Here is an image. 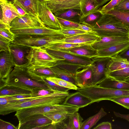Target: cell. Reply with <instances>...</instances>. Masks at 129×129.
Listing matches in <instances>:
<instances>
[{"label": "cell", "mask_w": 129, "mask_h": 129, "mask_svg": "<svg viewBox=\"0 0 129 129\" xmlns=\"http://www.w3.org/2000/svg\"><path fill=\"white\" fill-rule=\"evenodd\" d=\"M44 129H55V123H51L45 126Z\"/></svg>", "instance_id": "91938a15"}, {"label": "cell", "mask_w": 129, "mask_h": 129, "mask_svg": "<svg viewBox=\"0 0 129 129\" xmlns=\"http://www.w3.org/2000/svg\"><path fill=\"white\" fill-rule=\"evenodd\" d=\"M128 67L129 63L114 57H111L107 65L108 73Z\"/></svg>", "instance_id": "836d02e7"}, {"label": "cell", "mask_w": 129, "mask_h": 129, "mask_svg": "<svg viewBox=\"0 0 129 129\" xmlns=\"http://www.w3.org/2000/svg\"><path fill=\"white\" fill-rule=\"evenodd\" d=\"M15 66L10 50L0 51V79L7 78Z\"/></svg>", "instance_id": "e0dca14e"}, {"label": "cell", "mask_w": 129, "mask_h": 129, "mask_svg": "<svg viewBox=\"0 0 129 129\" xmlns=\"http://www.w3.org/2000/svg\"><path fill=\"white\" fill-rule=\"evenodd\" d=\"M56 17L61 26L62 29H78L80 24Z\"/></svg>", "instance_id": "b9f144b4"}, {"label": "cell", "mask_w": 129, "mask_h": 129, "mask_svg": "<svg viewBox=\"0 0 129 129\" xmlns=\"http://www.w3.org/2000/svg\"><path fill=\"white\" fill-rule=\"evenodd\" d=\"M103 108L95 115L82 122L80 129H89L95 125L102 118L107 114Z\"/></svg>", "instance_id": "f1b7e54d"}, {"label": "cell", "mask_w": 129, "mask_h": 129, "mask_svg": "<svg viewBox=\"0 0 129 129\" xmlns=\"http://www.w3.org/2000/svg\"><path fill=\"white\" fill-rule=\"evenodd\" d=\"M11 42L0 35V51L10 50L9 45Z\"/></svg>", "instance_id": "f5cc1de1"}, {"label": "cell", "mask_w": 129, "mask_h": 129, "mask_svg": "<svg viewBox=\"0 0 129 129\" xmlns=\"http://www.w3.org/2000/svg\"><path fill=\"white\" fill-rule=\"evenodd\" d=\"M125 81H126L127 82H128L129 83V78H127V79H126Z\"/></svg>", "instance_id": "be15d7a7"}, {"label": "cell", "mask_w": 129, "mask_h": 129, "mask_svg": "<svg viewBox=\"0 0 129 129\" xmlns=\"http://www.w3.org/2000/svg\"><path fill=\"white\" fill-rule=\"evenodd\" d=\"M16 37L37 38L49 36L63 35L60 29H54L46 26L11 28Z\"/></svg>", "instance_id": "52a82bcc"}, {"label": "cell", "mask_w": 129, "mask_h": 129, "mask_svg": "<svg viewBox=\"0 0 129 129\" xmlns=\"http://www.w3.org/2000/svg\"><path fill=\"white\" fill-rule=\"evenodd\" d=\"M100 7L102 6L107 2L111 0H95Z\"/></svg>", "instance_id": "94428289"}, {"label": "cell", "mask_w": 129, "mask_h": 129, "mask_svg": "<svg viewBox=\"0 0 129 129\" xmlns=\"http://www.w3.org/2000/svg\"><path fill=\"white\" fill-rule=\"evenodd\" d=\"M58 50L90 58L95 57L98 55L97 50L93 48L91 44H83L74 47Z\"/></svg>", "instance_id": "7402d4cb"}, {"label": "cell", "mask_w": 129, "mask_h": 129, "mask_svg": "<svg viewBox=\"0 0 129 129\" xmlns=\"http://www.w3.org/2000/svg\"><path fill=\"white\" fill-rule=\"evenodd\" d=\"M78 29L87 33H95L92 30L91 27L83 24H79Z\"/></svg>", "instance_id": "6f0895ef"}, {"label": "cell", "mask_w": 129, "mask_h": 129, "mask_svg": "<svg viewBox=\"0 0 129 129\" xmlns=\"http://www.w3.org/2000/svg\"><path fill=\"white\" fill-rule=\"evenodd\" d=\"M10 26L11 27L45 26L39 17L30 14L16 17L12 21Z\"/></svg>", "instance_id": "2e32d148"}, {"label": "cell", "mask_w": 129, "mask_h": 129, "mask_svg": "<svg viewBox=\"0 0 129 129\" xmlns=\"http://www.w3.org/2000/svg\"><path fill=\"white\" fill-rule=\"evenodd\" d=\"M52 123V120L43 114H35L19 122L17 127L18 129H41Z\"/></svg>", "instance_id": "7c38bea8"}, {"label": "cell", "mask_w": 129, "mask_h": 129, "mask_svg": "<svg viewBox=\"0 0 129 129\" xmlns=\"http://www.w3.org/2000/svg\"><path fill=\"white\" fill-rule=\"evenodd\" d=\"M20 103V101L10 96H0V106H3L9 104Z\"/></svg>", "instance_id": "681fc988"}, {"label": "cell", "mask_w": 129, "mask_h": 129, "mask_svg": "<svg viewBox=\"0 0 129 129\" xmlns=\"http://www.w3.org/2000/svg\"><path fill=\"white\" fill-rule=\"evenodd\" d=\"M26 58L27 66L35 65L50 68L55 65L57 61L44 48L31 47Z\"/></svg>", "instance_id": "8992f818"}, {"label": "cell", "mask_w": 129, "mask_h": 129, "mask_svg": "<svg viewBox=\"0 0 129 129\" xmlns=\"http://www.w3.org/2000/svg\"><path fill=\"white\" fill-rule=\"evenodd\" d=\"M9 1H11L13 3H14L16 0H7Z\"/></svg>", "instance_id": "6125c7cd"}, {"label": "cell", "mask_w": 129, "mask_h": 129, "mask_svg": "<svg viewBox=\"0 0 129 129\" xmlns=\"http://www.w3.org/2000/svg\"><path fill=\"white\" fill-rule=\"evenodd\" d=\"M111 123L108 122H102L93 128L94 129H111Z\"/></svg>", "instance_id": "9f6ffc18"}, {"label": "cell", "mask_w": 129, "mask_h": 129, "mask_svg": "<svg viewBox=\"0 0 129 129\" xmlns=\"http://www.w3.org/2000/svg\"><path fill=\"white\" fill-rule=\"evenodd\" d=\"M38 14L39 18L46 27L56 30L62 29L61 26L56 16L46 4L40 0L38 3Z\"/></svg>", "instance_id": "8fae6325"}, {"label": "cell", "mask_w": 129, "mask_h": 129, "mask_svg": "<svg viewBox=\"0 0 129 129\" xmlns=\"http://www.w3.org/2000/svg\"><path fill=\"white\" fill-rule=\"evenodd\" d=\"M17 0V1H23L24 0Z\"/></svg>", "instance_id": "03108f58"}, {"label": "cell", "mask_w": 129, "mask_h": 129, "mask_svg": "<svg viewBox=\"0 0 129 129\" xmlns=\"http://www.w3.org/2000/svg\"><path fill=\"white\" fill-rule=\"evenodd\" d=\"M32 91L17 87L6 86L0 89V96L18 95H30Z\"/></svg>", "instance_id": "4316f807"}, {"label": "cell", "mask_w": 129, "mask_h": 129, "mask_svg": "<svg viewBox=\"0 0 129 129\" xmlns=\"http://www.w3.org/2000/svg\"><path fill=\"white\" fill-rule=\"evenodd\" d=\"M74 129L70 115L63 120L55 123V129Z\"/></svg>", "instance_id": "60d3db41"}, {"label": "cell", "mask_w": 129, "mask_h": 129, "mask_svg": "<svg viewBox=\"0 0 129 129\" xmlns=\"http://www.w3.org/2000/svg\"><path fill=\"white\" fill-rule=\"evenodd\" d=\"M65 37L63 35L49 36L37 38L15 37L13 42L30 47H36L45 48L53 44L62 42Z\"/></svg>", "instance_id": "ba28073f"}, {"label": "cell", "mask_w": 129, "mask_h": 129, "mask_svg": "<svg viewBox=\"0 0 129 129\" xmlns=\"http://www.w3.org/2000/svg\"><path fill=\"white\" fill-rule=\"evenodd\" d=\"M13 3L17 9L20 16H23L27 14L24 7L20 2L16 0Z\"/></svg>", "instance_id": "11a10c76"}, {"label": "cell", "mask_w": 129, "mask_h": 129, "mask_svg": "<svg viewBox=\"0 0 129 129\" xmlns=\"http://www.w3.org/2000/svg\"><path fill=\"white\" fill-rule=\"evenodd\" d=\"M9 47L15 66H23L27 64L26 57L30 52L31 47L14 42L10 44Z\"/></svg>", "instance_id": "4fadbf2b"}, {"label": "cell", "mask_w": 129, "mask_h": 129, "mask_svg": "<svg viewBox=\"0 0 129 129\" xmlns=\"http://www.w3.org/2000/svg\"><path fill=\"white\" fill-rule=\"evenodd\" d=\"M55 66L74 75L78 70L85 67L64 60H57Z\"/></svg>", "instance_id": "4dcf8cb0"}, {"label": "cell", "mask_w": 129, "mask_h": 129, "mask_svg": "<svg viewBox=\"0 0 129 129\" xmlns=\"http://www.w3.org/2000/svg\"><path fill=\"white\" fill-rule=\"evenodd\" d=\"M108 76L117 80L125 81L129 78V67L109 72Z\"/></svg>", "instance_id": "8d00e7d4"}, {"label": "cell", "mask_w": 129, "mask_h": 129, "mask_svg": "<svg viewBox=\"0 0 129 129\" xmlns=\"http://www.w3.org/2000/svg\"><path fill=\"white\" fill-rule=\"evenodd\" d=\"M83 44L61 42L52 44L44 48L53 50H58L67 49L80 46Z\"/></svg>", "instance_id": "f35d334b"}, {"label": "cell", "mask_w": 129, "mask_h": 129, "mask_svg": "<svg viewBox=\"0 0 129 129\" xmlns=\"http://www.w3.org/2000/svg\"><path fill=\"white\" fill-rule=\"evenodd\" d=\"M48 85L52 90L56 92H67L70 89L59 86L55 83L48 80L46 78H43L41 81Z\"/></svg>", "instance_id": "ab89813d"}, {"label": "cell", "mask_w": 129, "mask_h": 129, "mask_svg": "<svg viewBox=\"0 0 129 129\" xmlns=\"http://www.w3.org/2000/svg\"><path fill=\"white\" fill-rule=\"evenodd\" d=\"M122 0H111L108 3L99 9L103 14L113 9Z\"/></svg>", "instance_id": "c3c4849f"}, {"label": "cell", "mask_w": 129, "mask_h": 129, "mask_svg": "<svg viewBox=\"0 0 129 129\" xmlns=\"http://www.w3.org/2000/svg\"><path fill=\"white\" fill-rule=\"evenodd\" d=\"M50 68L54 73L56 77L71 82L76 85L74 76L73 74L55 65Z\"/></svg>", "instance_id": "d6a6232c"}, {"label": "cell", "mask_w": 129, "mask_h": 129, "mask_svg": "<svg viewBox=\"0 0 129 129\" xmlns=\"http://www.w3.org/2000/svg\"><path fill=\"white\" fill-rule=\"evenodd\" d=\"M0 129H18V127L9 122L0 119Z\"/></svg>", "instance_id": "db71d44e"}, {"label": "cell", "mask_w": 129, "mask_h": 129, "mask_svg": "<svg viewBox=\"0 0 129 129\" xmlns=\"http://www.w3.org/2000/svg\"><path fill=\"white\" fill-rule=\"evenodd\" d=\"M11 28L8 27L0 28V35L12 42L15 39V36L11 30Z\"/></svg>", "instance_id": "7dc6e473"}, {"label": "cell", "mask_w": 129, "mask_h": 129, "mask_svg": "<svg viewBox=\"0 0 129 129\" xmlns=\"http://www.w3.org/2000/svg\"><path fill=\"white\" fill-rule=\"evenodd\" d=\"M105 13L111 14L114 16L129 30V11L120 12L113 9Z\"/></svg>", "instance_id": "e575fe53"}, {"label": "cell", "mask_w": 129, "mask_h": 129, "mask_svg": "<svg viewBox=\"0 0 129 129\" xmlns=\"http://www.w3.org/2000/svg\"><path fill=\"white\" fill-rule=\"evenodd\" d=\"M6 86H15L31 91L38 88L52 90L46 84L33 79L27 71L26 65L15 66L14 67L8 77L5 79L4 87Z\"/></svg>", "instance_id": "3957f363"}, {"label": "cell", "mask_w": 129, "mask_h": 129, "mask_svg": "<svg viewBox=\"0 0 129 129\" xmlns=\"http://www.w3.org/2000/svg\"><path fill=\"white\" fill-rule=\"evenodd\" d=\"M62 34L66 37H71L81 34L88 33L79 29H60Z\"/></svg>", "instance_id": "f6af8a7d"}, {"label": "cell", "mask_w": 129, "mask_h": 129, "mask_svg": "<svg viewBox=\"0 0 129 129\" xmlns=\"http://www.w3.org/2000/svg\"><path fill=\"white\" fill-rule=\"evenodd\" d=\"M46 79L59 86L70 89L77 90L78 88L77 86L73 83L56 77H50Z\"/></svg>", "instance_id": "74e56055"}, {"label": "cell", "mask_w": 129, "mask_h": 129, "mask_svg": "<svg viewBox=\"0 0 129 129\" xmlns=\"http://www.w3.org/2000/svg\"><path fill=\"white\" fill-rule=\"evenodd\" d=\"M72 113L53 111L49 112L43 114L52 120L53 122L52 123H56L63 120Z\"/></svg>", "instance_id": "d590c367"}, {"label": "cell", "mask_w": 129, "mask_h": 129, "mask_svg": "<svg viewBox=\"0 0 129 129\" xmlns=\"http://www.w3.org/2000/svg\"><path fill=\"white\" fill-rule=\"evenodd\" d=\"M113 113L116 117L124 119L129 122V114H121L115 112H114Z\"/></svg>", "instance_id": "680465c9"}, {"label": "cell", "mask_w": 129, "mask_h": 129, "mask_svg": "<svg viewBox=\"0 0 129 129\" xmlns=\"http://www.w3.org/2000/svg\"><path fill=\"white\" fill-rule=\"evenodd\" d=\"M76 85L83 88L93 85L92 71L91 65L77 71L74 75Z\"/></svg>", "instance_id": "ac0fdd59"}, {"label": "cell", "mask_w": 129, "mask_h": 129, "mask_svg": "<svg viewBox=\"0 0 129 129\" xmlns=\"http://www.w3.org/2000/svg\"><path fill=\"white\" fill-rule=\"evenodd\" d=\"M113 10L120 12L129 11V0H122Z\"/></svg>", "instance_id": "f907efd6"}, {"label": "cell", "mask_w": 129, "mask_h": 129, "mask_svg": "<svg viewBox=\"0 0 129 129\" xmlns=\"http://www.w3.org/2000/svg\"><path fill=\"white\" fill-rule=\"evenodd\" d=\"M54 15L58 18L79 24L82 16L81 10L75 9L64 10Z\"/></svg>", "instance_id": "484cf974"}, {"label": "cell", "mask_w": 129, "mask_h": 129, "mask_svg": "<svg viewBox=\"0 0 129 129\" xmlns=\"http://www.w3.org/2000/svg\"><path fill=\"white\" fill-rule=\"evenodd\" d=\"M26 66L30 75L33 79L38 82H41L43 78L56 77L54 73L50 68L35 65Z\"/></svg>", "instance_id": "ffe728a7"}, {"label": "cell", "mask_w": 129, "mask_h": 129, "mask_svg": "<svg viewBox=\"0 0 129 129\" xmlns=\"http://www.w3.org/2000/svg\"><path fill=\"white\" fill-rule=\"evenodd\" d=\"M70 116L74 129H80L83 119L80 114L76 112L72 113Z\"/></svg>", "instance_id": "ee69618b"}, {"label": "cell", "mask_w": 129, "mask_h": 129, "mask_svg": "<svg viewBox=\"0 0 129 129\" xmlns=\"http://www.w3.org/2000/svg\"><path fill=\"white\" fill-rule=\"evenodd\" d=\"M129 41V36H107L100 37V39L91 45L98 50L122 42Z\"/></svg>", "instance_id": "d6986e66"}, {"label": "cell", "mask_w": 129, "mask_h": 129, "mask_svg": "<svg viewBox=\"0 0 129 129\" xmlns=\"http://www.w3.org/2000/svg\"><path fill=\"white\" fill-rule=\"evenodd\" d=\"M100 38V37L96 35L95 33H88L66 37L62 42L91 44L99 40Z\"/></svg>", "instance_id": "603a6c76"}, {"label": "cell", "mask_w": 129, "mask_h": 129, "mask_svg": "<svg viewBox=\"0 0 129 129\" xmlns=\"http://www.w3.org/2000/svg\"><path fill=\"white\" fill-rule=\"evenodd\" d=\"M77 90L90 98L92 100L91 104L103 100L111 101L120 96L129 95V90L105 88L97 85L83 88L78 87Z\"/></svg>", "instance_id": "277c9868"}, {"label": "cell", "mask_w": 129, "mask_h": 129, "mask_svg": "<svg viewBox=\"0 0 129 129\" xmlns=\"http://www.w3.org/2000/svg\"><path fill=\"white\" fill-rule=\"evenodd\" d=\"M76 110L73 106L59 104L54 105L25 108L16 112L15 116L20 122L31 115L37 114H43L53 111L60 112L73 113Z\"/></svg>", "instance_id": "5b68a950"}, {"label": "cell", "mask_w": 129, "mask_h": 129, "mask_svg": "<svg viewBox=\"0 0 129 129\" xmlns=\"http://www.w3.org/2000/svg\"><path fill=\"white\" fill-rule=\"evenodd\" d=\"M103 88L118 90H129V83L117 80L108 76L98 84Z\"/></svg>", "instance_id": "d4e9b609"}, {"label": "cell", "mask_w": 129, "mask_h": 129, "mask_svg": "<svg viewBox=\"0 0 129 129\" xmlns=\"http://www.w3.org/2000/svg\"><path fill=\"white\" fill-rule=\"evenodd\" d=\"M69 94L68 92H56L23 102L0 106V114L6 115L24 108L62 104Z\"/></svg>", "instance_id": "6da1fadb"}, {"label": "cell", "mask_w": 129, "mask_h": 129, "mask_svg": "<svg viewBox=\"0 0 129 129\" xmlns=\"http://www.w3.org/2000/svg\"><path fill=\"white\" fill-rule=\"evenodd\" d=\"M111 101L129 109V95L123 96L116 98Z\"/></svg>", "instance_id": "bcb514c9"}, {"label": "cell", "mask_w": 129, "mask_h": 129, "mask_svg": "<svg viewBox=\"0 0 129 129\" xmlns=\"http://www.w3.org/2000/svg\"><path fill=\"white\" fill-rule=\"evenodd\" d=\"M42 2L46 3V0H40Z\"/></svg>", "instance_id": "e7e4bbea"}, {"label": "cell", "mask_w": 129, "mask_h": 129, "mask_svg": "<svg viewBox=\"0 0 129 129\" xmlns=\"http://www.w3.org/2000/svg\"><path fill=\"white\" fill-rule=\"evenodd\" d=\"M80 5L82 17L98 10L100 7L95 0H81Z\"/></svg>", "instance_id": "83f0119b"}, {"label": "cell", "mask_w": 129, "mask_h": 129, "mask_svg": "<svg viewBox=\"0 0 129 129\" xmlns=\"http://www.w3.org/2000/svg\"><path fill=\"white\" fill-rule=\"evenodd\" d=\"M91 67L92 71L93 85L98 84L108 76V64L111 59L110 57H94Z\"/></svg>", "instance_id": "9c48e42d"}, {"label": "cell", "mask_w": 129, "mask_h": 129, "mask_svg": "<svg viewBox=\"0 0 129 129\" xmlns=\"http://www.w3.org/2000/svg\"><path fill=\"white\" fill-rule=\"evenodd\" d=\"M113 57L129 63V46Z\"/></svg>", "instance_id": "816d5d0a"}, {"label": "cell", "mask_w": 129, "mask_h": 129, "mask_svg": "<svg viewBox=\"0 0 129 129\" xmlns=\"http://www.w3.org/2000/svg\"><path fill=\"white\" fill-rule=\"evenodd\" d=\"M56 92L53 90L44 88H38L32 90V97H42L48 95Z\"/></svg>", "instance_id": "7bdbcfd3"}, {"label": "cell", "mask_w": 129, "mask_h": 129, "mask_svg": "<svg viewBox=\"0 0 129 129\" xmlns=\"http://www.w3.org/2000/svg\"><path fill=\"white\" fill-rule=\"evenodd\" d=\"M81 0H46V3L51 12L55 14L70 9L80 10Z\"/></svg>", "instance_id": "5bb4252c"}, {"label": "cell", "mask_w": 129, "mask_h": 129, "mask_svg": "<svg viewBox=\"0 0 129 129\" xmlns=\"http://www.w3.org/2000/svg\"><path fill=\"white\" fill-rule=\"evenodd\" d=\"M92 100L78 91L69 94L62 104L82 108L91 104Z\"/></svg>", "instance_id": "44dd1931"}, {"label": "cell", "mask_w": 129, "mask_h": 129, "mask_svg": "<svg viewBox=\"0 0 129 129\" xmlns=\"http://www.w3.org/2000/svg\"><path fill=\"white\" fill-rule=\"evenodd\" d=\"M44 48L57 60H64L85 67L91 65L93 62L91 58L76 55L58 50Z\"/></svg>", "instance_id": "30bf717a"}, {"label": "cell", "mask_w": 129, "mask_h": 129, "mask_svg": "<svg viewBox=\"0 0 129 129\" xmlns=\"http://www.w3.org/2000/svg\"><path fill=\"white\" fill-rule=\"evenodd\" d=\"M0 5L2 11L0 22L10 26L12 21L20 16L17 10L13 3L7 0H0Z\"/></svg>", "instance_id": "9a60e30c"}, {"label": "cell", "mask_w": 129, "mask_h": 129, "mask_svg": "<svg viewBox=\"0 0 129 129\" xmlns=\"http://www.w3.org/2000/svg\"><path fill=\"white\" fill-rule=\"evenodd\" d=\"M39 0H24L19 1L24 8L27 14L39 17L38 5Z\"/></svg>", "instance_id": "1f68e13d"}, {"label": "cell", "mask_w": 129, "mask_h": 129, "mask_svg": "<svg viewBox=\"0 0 129 129\" xmlns=\"http://www.w3.org/2000/svg\"><path fill=\"white\" fill-rule=\"evenodd\" d=\"M103 14L99 9L86 16L82 17L80 23L84 24L91 28L100 19Z\"/></svg>", "instance_id": "f546056e"}, {"label": "cell", "mask_w": 129, "mask_h": 129, "mask_svg": "<svg viewBox=\"0 0 129 129\" xmlns=\"http://www.w3.org/2000/svg\"><path fill=\"white\" fill-rule=\"evenodd\" d=\"M91 28L100 37L129 36V30L114 16L107 13L103 14Z\"/></svg>", "instance_id": "7a4b0ae2"}, {"label": "cell", "mask_w": 129, "mask_h": 129, "mask_svg": "<svg viewBox=\"0 0 129 129\" xmlns=\"http://www.w3.org/2000/svg\"><path fill=\"white\" fill-rule=\"evenodd\" d=\"M129 46V41L120 43L97 50L98 55L95 57H110L115 56Z\"/></svg>", "instance_id": "cb8c5ba5"}]
</instances>
